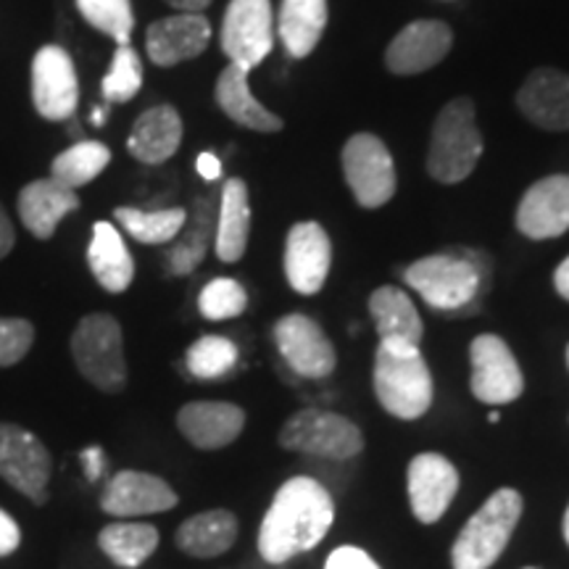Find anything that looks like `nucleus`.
I'll list each match as a JSON object with an SVG mask.
<instances>
[{
    "label": "nucleus",
    "instance_id": "3",
    "mask_svg": "<svg viewBox=\"0 0 569 569\" xmlns=\"http://www.w3.org/2000/svg\"><path fill=\"white\" fill-rule=\"evenodd\" d=\"M482 134L475 122L472 98H453L438 113L427 151V172L432 180L457 184L467 180L482 156Z\"/></svg>",
    "mask_w": 569,
    "mask_h": 569
},
{
    "label": "nucleus",
    "instance_id": "15",
    "mask_svg": "<svg viewBox=\"0 0 569 569\" xmlns=\"http://www.w3.org/2000/svg\"><path fill=\"white\" fill-rule=\"evenodd\" d=\"M332 246L325 227L317 222H298L284 243V274L290 288L301 296H315L325 288L330 274Z\"/></svg>",
    "mask_w": 569,
    "mask_h": 569
},
{
    "label": "nucleus",
    "instance_id": "28",
    "mask_svg": "<svg viewBox=\"0 0 569 569\" xmlns=\"http://www.w3.org/2000/svg\"><path fill=\"white\" fill-rule=\"evenodd\" d=\"M369 315L375 319L380 343H422L425 327L422 319H419L417 306L411 303V298L403 290L393 288V284L377 288L369 296Z\"/></svg>",
    "mask_w": 569,
    "mask_h": 569
},
{
    "label": "nucleus",
    "instance_id": "20",
    "mask_svg": "<svg viewBox=\"0 0 569 569\" xmlns=\"http://www.w3.org/2000/svg\"><path fill=\"white\" fill-rule=\"evenodd\" d=\"M522 117L546 132H569V74L551 67L530 71L517 92Z\"/></svg>",
    "mask_w": 569,
    "mask_h": 569
},
{
    "label": "nucleus",
    "instance_id": "12",
    "mask_svg": "<svg viewBox=\"0 0 569 569\" xmlns=\"http://www.w3.org/2000/svg\"><path fill=\"white\" fill-rule=\"evenodd\" d=\"M472 361V393L488 407L517 401L525 390V377L511 348L498 336H478L469 346Z\"/></svg>",
    "mask_w": 569,
    "mask_h": 569
},
{
    "label": "nucleus",
    "instance_id": "29",
    "mask_svg": "<svg viewBox=\"0 0 569 569\" xmlns=\"http://www.w3.org/2000/svg\"><path fill=\"white\" fill-rule=\"evenodd\" d=\"M177 549L196 559L222 557L238 540V517L227 509H211L184 519L177 530Z\"/></svg>",
    "mask_w": 569,
    "mask_h": 569
},
{
    "label": "nucleus",
    "instance_id": "26",
    "mask_svg": "<svg viewBox=\"0 0 569 569\" xmlns=\"http://www.w3.org/2000/svg\"><path fill=\"white\" fill-rule=\"evenodd\" d=\"M248 238H251V198L243 180H227L219 198L217 238L213 251L224 264H234L246 256Z\"/></svg>",
    "mask_w": 569,
    "mask_h": 569
},
{
    "label": "nucleus",
    "instance_id": "46",
    "mask_svg": "<svg viewBox=\"0 0 569 569\" xmlns=\"http://www.w3.org/2000/svg\"><path fill=\"white\" fill-rule=\"evenodd\" d=\"M103 117H106V111H103V109H96V111H92V124L101 127V124H103Z\"/></svg>",
    "mask_w": 569,
    "mask_h": 569
},
{
    "label": "nucleus",
    "instance_id": "31",
    "mask_svg": "<svg viewBox=\"0 0 569 569\" xmlns=\"http://www.w3.org/2000/svg\"><path fill=\"white\" fill-rule=\"evenodd\" d=\"M98 546L117 567L134 569L159 549V530L146 522H111L98 532Z\"/></svg>",
    "mask_w": 569,
    "mask_h": 569
},
{
    "label": "nucleus",
    "instance_id": "43",
    "mask_svg": "<svg viewBox=\"0 0 569 569\" xmlns=\"http://www.w3.org/2000/svg\"><path fill=\"white\" fill-rule=\"evenodd\" d=\"M82 459H84V465H88V478H90V480L101 478V469H103V465H106L101 448H88V451L82 453Z\"/></svg>",
    "mask_w": 569,
    "mask_h": 569
},
{
    "label": "nucleus",
    "instance_id": "30",
    "mask_svg": "<svg viewBox=\"0 0 569 569\" xmlns=\"http://www.w3.org/2000/svg\"><path fill=\"white\" fill-rule=\"evenodd\" d=\"M327 27V0H282L277 32L290 59H306L322 40Z\"/></svg>",
    "mask_w": 569,
    "mask_h": 569
},
{
    "label": "nucleus",
    "instance_id": "8",
    "mask_svg": "<svg viewBox=\"0 0 569 569\" xmlns=\"http://www.w3.org/2000/svg\"><path fill=\"white\" fill-rule=\"evenodd\" d=\"M51 475L53 459L48 446L21 425L0 422V478L30 498L34 507H42L51 498Z\"/></svg>",
    "mask_w": 569,
    "mask_h": 569
},
{
    "label": "nucleus",
    "instance_id": "18",
    "mask_svg": "<svg viewBox=\"0 0 569 569\" xmlns=\"http://www.w3.org/2000/svg\"><path fill=\"white\" fill-rule=\"evenodd\" d=\"M517 230L530 240H551L569 230V174L530 184L517 209Z\"/></svg>",
    "mask_w": 569,
    "mask_h": 569
},
{
    "label": "nucleus",
    "instance_id": "23",
    "mask_svg": "<svg viewBox=\"0 0 569 569\" xmlns=\"http://www.w3.org/2000/svg\"><path fill=\"white\" fill-rule=\"evenodd\" d=\"M182 142V119L174 106L161 103L153 109L142 111L134 119L130 138H127V151L146 167H159L180 151Z\"/></svg>",
    "mask_w": 569,
    "mask_h": 569
},
{
    "label": "nucleus",
    "instance_id": "11",
    "mask_svg": "<svg viewBox=\"0 0 569 569\" xmlns=\"http://www.w3.org/2000/svg\"><path fill=\"white\" fill-rule=\"evenodd\" d=\"M32 103L48 122H69L80 103L74 61L61 46H42L32 59Z\"/></svg>",
    "mask_w": 569,
    "mask_h": 569
},
{
    "label": "nucleus",
    "instance_id": "10",
    "mask_svg": "<svg viewBox=\"0 0 569 569\" xmlns=\"http://www.w3.org/2000/svg\"><path fill=\"white\" fill-rule=\"evenodd\" d=\"M219 40L234 67L246 71L259 67L274 48L272 0H230Z\"/></svg>",
    "mask_w": 569,
    "mask_h": 569
},
{
    "label": "nucleus",
    "instance_id": "37",
    "mask_svg": "<svg viewBox=\"0 0 569 569\" xmlns=\"http://www.w3.org/2000/svg\"><path fill=\"white\" fill-rule=\"evenodd\" d=\"M248 306V293L238 280L230 277H217L198 296V311L211 322H224V319L240 317Z\"/></svg>",
    "mask_w": 569,
    "mask_h": 569
},
{
    "label": "nucleus",
    "instance_id": "9",
    "mask_svg": "<svg viewBox=\"0 0 569 569\" xmlns=\"http://www.w3.org/2000/svg\"><path fill=\"white\" fill-rule=\"evenodd\" d=\"M343 174L359 206L380 209L393 198L398 180L393 156L377 134L359 132L343 146Z\"/></svg>",
    "mask_w": 569,
    "mask_h": 569
},
{
    "label": "nucleus",
    "instance_id": "25",
    "mask_svg": "<svg viewBox=\"0 0 569 569\" xmlns=\"http://www.w3.org/2000/svg\"><path fill=\"white\" fill-rule=\"evenodd\" d=\"M213 238H217V206L209 196H201L196 198L193 211L188 213L184 227L167 251V272L174 277L196 272L213 246Z\"/></svg>",
    "mask_w": 569,
    "mask_h": 569
},
{
    "label": "nucleus",
    "instance_id": "5",
    "mask_svg": "<svg viewBox=\"0 0 569 569\" xmlns=\"http://www.w3.org/2000/svg\"><path fill=\"white\" fill-rule=\"evenodd\" d=\"M71 359L92 388L103 393H122L127 388L122 325L111 315L96 311L80 319L71 332Z\"/></svg>",
    "mask_w": 569,
    "mask_h": 569
},
{
    "label": "nucleus",
    "instance_id": "48",
    "mask_svg": "<svg viewBox=\"0 0 569 569\" xmlns=\"http://www.w3.org/2000/svg\"><path fill=\"white\" fill-rule=\"evenodd\" d=\"M567 367H569V348H567Z\"/></svg>",
    "mask_w": 569,
    "mask_h": 569
},
{
    "label": "nucleus",
    "instance_id": "17",
    "mask_svg": "<svg viewBox=\"0 0 569 569\" xmlns=\"http://www.w3.org/2000/svg\"><path fill=\"white\" fill-rule=\"evenodd\" d=\"M211 42V21L203 13H172L146 30V53L156 67L198 59Z\"/></svg>",
    "mask_w": 569,
    "mask_h": 569
},
{
    "label": "nucleus",
    "instance_id": "4",
    "mask_svg": "<svg viewBox=\"0 0 569 569\" xmlns=\"http://www.w3.org/2000/svg\"><path fill=\"white\" fill-rule=\"evenodd\" d=\"M522 517V496L511 488L496 490L478 515L461 528L453 543V569H490L515 536Z\"/></svg>",
    "mask_w": 569,
    "mask_h": 569
},
{
    "label": "nucleus",
    "instance_id": "34",
    "mask_svg": "<svg viewBox=\"0 0 569 569\" xmlns=\"http://www.w3.org/2000/svg\"><path fill=\"white\" fill-rule=\"evenodd\" d=\"M238 346L224 336H203L184 353V365L196 380H219L238 365Z\"/></svg>",
    "mask_w": 569,
    "mask_h": 569
},
{
    "label": "nucleus",
    "instance_id": "19",
    "mask_svg": "<svg viewBox=\"0 0 569 569\" xmlns=\"http://www.w3.org/2000/svg\"><path fill=\"white\" fill-rule=\"evenodd\" d=\"M407 486L415 517L422 525H432L451 507L459 490V472L440 453H419L409 465Z\"/></svg>",
    "mask_w": 569,
    "mask_h": 569
},
{
    "label": "nucleus",
    "instance_id": "49",
    "mask_svg": "<svg viewBox=\"0 0 569 569\" xmlns=\"http://www.w3.org/2000/svg\"><path fill=\"white\" fill-rule=\"evenodd\" d=\"M525 569H536V567H525Z\"/></svg>",
    "mask_w": 569,
    "mask_h": 569
},
{
    "label": "nucleus",
    "instance_id": "7",
    "mask_svg": "<svg viewBox=\"0 0 569 569\" xmlns=\"http://www.w3.org/2000/svg\"><path fill=\"white\" fill-rule=\"evenodd\" d=\"M280 446L288 451L309 453V457L346 461L359 457L365 436L351 419L336 411L303 409L284 422Z\"/></svg>",
    "mask_w": 569,
    "mask_h": 569
},
{
    "label": "nucleus",
    "instance_id": "45",
    "mask_svg": "<svg viewBox=\"0 0 569 569\" xmlns=\"http://www.w3.org/2000/svg\"><path fill=\"white\" fill-rule=\"evenodd\" d=\"M553 284H557L559 296L567 298V301H569V256L565 261H561L557 272H553Z\"/></svg>",
    "mask_w": 569,
    "mask_h": 569
},
{
    "label": "nucleus",
    "instance_id": "33",
    "mask_svg": "<svg viewBox=\"0 0 569 569\" xmlns=\"http://www.w3.org/2000/svg\"><path fill=\"white\" fill-rule=\"evenodd\" d=\"M111 163V151L106 142L98 140H80L56 156L51 163V177L67 188L77 190L103 174V169Z\"/></svg>",
    "mask_w": 569,
    "mask_h": 569
},
{
    "label": "nucleus",
    "instance_id": "40",
    "mask_svg": "<svg viewBox=\"0 0 569 569\" xmlns=\"http://www.w3.org/2000/svg\"><path fill=\"white\" fill-rule=\"evenodd\" d=\"M21 546V528L9 511L0 509V559L11 557Z\"/></svg>",
    "mask_w": 569,
    "mask_h": 569
},
{
    "label": "nucleus",
    "instance_id": "22",
    "mask_svg": "<svg viewBox=\"0 0 569 569\" xmlns=\"http://www.w3.org/2000/svg\"><path fill=\"white\" fill-rule=\"evenodd\" d=\"M177 427L184 440L201 451H219L243 432L246 411L227 401H193L180 409Z\"/></svg>",
    "mask_w": 569,
    "mask_h": 569
},
{
    "label": "nucleus",
    "instance_id": "16",
    "mask_svg": "<svg viewBox=\"0 0 569 569\" xmlns=\"http://www.w3.org/2000/svg\"><path fill=\"white\" fill-rule=\"evenodd\" d=\"M174 488L167 480L156 478L148 472H134V469H124L117 472L106 482L101 496V509L106 515L130 519V517H148L161 515L177 507Z\"/></svg>",
    "mask_w": 569,
    "mask_h": 569
},
{
    "label": "nucleus",
    "instance_id": "42",
    "mask_svg": "<svg viewBox=\"0 0 569 569\" xmlns=\"http://www.w3.org/2000/svg\"><path fill=\"white\" fill-rule=\"evenodd\" d=\"M196 169H198V174H201L203 180H209V182L219 180V177H222V161H219L217 156L209 153V151L198 156V161H196Z\"/></svg>",
    "mask_w": 569,
    "mask_h": 569
},
{
    "label": "nucleus",
    "instance_id": "14",
    "mask_svg": "<svg viewBox=\"0 0 569 569\" xmlns=\"http://www.w3.org/2000/svg\"><path fill=\"white\" fill-rule=\"evenodd\" d=\"M451 48L453 32L446 21H411L390 40L386 51V67L393 74H422L427 69H436L451 53Z\"/></svg>",
    "mask_w": 569,
    "mask_h": 569
},
{
    "label": "nucleus",
    "instance_id": "27",
    "mask_svg": "<svg viewBox=\"0 0 569 569\" xmlns=\"http://www.w3.org/2000/svg\"><path fill=\"white\" fill-rule=\"evenodd\" d=\"M213 98H217L219 109H222L234 124L246 127V130L280 132L284 127L277 113L264 109V106L256 101L251 88H248V71L234 67V63H227L222 74H219L217 88H213Z\"/></svg>",
    "mask_w": 569,
    "mask_h": 569
},
{
    "label": "nucleus",
    "instance_id": "47",
    "mask_svg": "<svg viewBox=\"0 0 569 569\" xmlns=\"http://www.w3.org/2000/svg\"><path fill=\"white\" fill-rule=\"evenodd\" d=\"M565 538H567V543H569V509H567V517H565Z\"/></svg>",
    "mask_w": 569,
    "mask_h": 569
},
{
    "label": "nucleus",
    "instance_id": "35",
    "mask_svg": "<svg viewBox=\"0 0 569 569\" xmlns=\"http://www.w3.org/2000/svg\"><path fill=\"white\" fill-rule=\"evenodd\" d=\"M77 9L90 27L117 40V46H130L134 30L130 0H77Z\"/></svg>",
    "mask_w": 569,
    "mask_h": 569
},
{
    "label": "nucleus",
    "instance_id": "1",
    "mask_svg": "<svg viewBox=\"0 0 569 569\" xmlns=\"http://www.w3.org/2000/svg\"><path fill=\"white\" fill-rule=\"evenodd\" d=\"M336 522V503L315 478H290L280 486L259 530V553L269 565H282L317 549Z\"/></svg>",
    "mask_w": 569,
    "mask_h": 569
},
{
    "label": "nucleus",
    "instance_id": "36",
    "mask_svg": "<svg viewBox=\"0 0 569 569\" xmlns=\"http://www.w3.org/2000/svg\"><path fill=\"white\" fill-rule=\"evenodd\" d=\"M142 88V61L132 46H119L113 51L111 69L103 77L101 92L109 103H127Z\"/></svg>",
    "mask_w": 569,
    "mask_h": 569
},
{
    "label": "nucleus",
    "instance_id": "39",
    "mask_svg": "<svg viewBox=\"0 0 569 569\" xmlns=\"http://www.w3.org/2000/svg\"><path fill=\"white\" fill-rule=\"evenodd\" d=\"M325 569H380V565L359 546H340L330 553Z\"/></svg>",
    "mask_w": 569,
    "mask_h": 569
},
{
    "label": "nucleus",
    "instance_id": "24",
    "mask_svg": "<svg viewBox=\"0 0 569 569\" xmlns=\"http://www.w3.org/2000/svg\"><path fill=\"white\" fill-rule=\"evenodd\" d=\"M88 267L96 282L106 293H124L134 280V261L127 251L122 232L111 222L92 224V238L88 246Z\"/></svg>",
    "mask_w": 569,
    "mask_h": 569
},
{
    "label": "nucleus",
    "instance_id": "32",
    "mask_svg": "<svg viewBox=\"0 0 569 569\" xmlns=\"http://www.w3.org/2000/svg\"><path fill=\"white\" fill-rule=\"evenodd\" d=\"M113 219L130 238L138 240L142 246H163L172 243L184 227L188 211L180 206L172 209H159V211H142L134 206H119L113 209Z\"/></svg>",
    "mask_w": 569,
    "mask_h": 569
},
{
    "label": "nucleus",
    "instance_id": "21",
    "mask_svg": "<svg viewBox=\"0 0 569 569\" xmlns=\"http://www.w3.org/2000/svg\"><path fill=\"white\" fill-rule=\"evenodd\" d=\"M17 209L21 224L32 238L51 240L63 219L80 209V196L53 177H42L19 190Z\"/></svg>",
    "mask_w": 569,
    "mask_h": 569
},
{
    "label": "nucleus",
    "instance_id": "38",
    "mask_svg": "<svg viewBox=\"0 0 569 569\" xmlns=\"http://www.w3.org/2000/svg\"><path fill=\"white\" fill-rule=\"evenodd\" d=\"M34 343V325L21 317H0V367H17Z\"/></svg>",
    "mask_w": 569,
    "mask_h": 569
},
{
    "label": "nucleus",
    "instance_id": "44",
    "mask_svg": "<svg viewBox=\"0 0 569 569\" xmlns=\"http://www.w3.org/2000/svg\"><path fill=\"white\" fill-rule=\"evenodd\" d=\"M167 6H172L177 13H203L213 0H163Z\"/></svg>",
    "mask_w": 569,
    "mask_h": 569
},
{
    "label": "nucleus",
    "instance_id": "6",
    "mask_svg": "<svg viewBox=\"0 0 569 569\" xmlns=\"http://www.w3.org/2000/svg\"><path fill=\"white\" fill-rule=\"evenodd\" d=\"M403 280L432 309L459 311L472 303L475 296L480 293L482 269L469 256L436 253L415 261L403 272Z\"/></svg>",
    "mask_w": 569,
    "mask_h": 569
},
{
    "label": "nucleus",
    "instance_id": "13",
    "mask_svg": "<svg viewBox=\"0 0 569 569\" xmlns=\"http://www.w3.org/2000/svg\"><path fill=\"white\" fill-rule=\"evenodd\" d=\"M274 346L296 375L309 380H325L336 372L338 353L330 338L315 319L306 315H288L274 325Z\"/></svg>",
    "mask_w": 569,
    "mask_h": 569
},
{
    "label": "nucleus",
    "instance_id": "2",
    "mask_svg": "<svg viewBox=\"0 0 569 569\" xmlns=\"http://www.w3.org/2000/svg\"><path fill=\"white\" fill-rule=\"evenodd\" d=\"M375 393L398 419H419L432 407V375L419 346L380 343L375 353Z\"/></svg>",
    "mask_w": 569,
    "mask_h": 569
},
{
    "label": "nucleus",
    "instance_id": "41",
    "mask_svg": "<svg viewBox=\"0 0 569 569\" xmlns=\"http://www.w3.org/2000/svg\"><path fill=\"white\" fill-rule=\"evenodd\" d=\"M13 246H17V230H13L9 211H6L3 203H0V261L13 251Z\"/></svg>",
    "mask_w": 569,
    "mask_h": 569
}]
</instances>
